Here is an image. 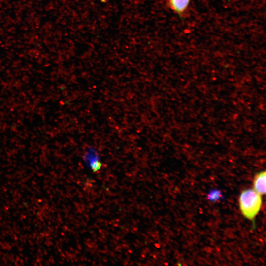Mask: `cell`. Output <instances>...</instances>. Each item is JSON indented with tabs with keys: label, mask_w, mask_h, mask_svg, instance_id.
I'll use <instances>...</instances> for the list:
<instances>
[{
	"label": "cell",
	"mask_w": 266,
	"mask_h": 266,
	"mask_svg": "<svg viewBox=\"0 0 266 266\" xmlns=\"http://www.w3.org/2000/svg\"><path fill=\"white\" fill-rule=\"evenodd\" d=\"M261 195L254 189L243 190L239 197V204L243 215L251 220L254 225V219L259 213L262 205Z\"/></svg>",
	"instance_id": "cell-1"
},
{
	"label": "cell",
	"mask_w": 266,
	"mask_h": 266,
	"mask_svg": "<svg viewBox=\"0 0 266 266\" xmlns=\"http://www.w3.org/2000/svg\"><path fill=\"white\" fill-rule=\"evenodd\" d=\"M190 0H168V5L176 14L181 16L187 9Z\"/></svg>",
	"instance_id": "cell-2"
},
{
	"label": "cell",
	"mask_w": 266,
	"mask_h": 266,
	"mask_svg": "<svg viewBox=\"0 0 266 266\" xmlns=\"http://www.w3.org/2000/svg\"><path fill=\"white\" fill-rule=\"evenodd\" d=\"M266 171L257 173L253 180V189L261 195L266 193Z\"/></svg>",
	"instance_id": "cell-3"
},
{
	"label": "cell",
	"mask_w": 266,
	"mask_h": 266,
	"mask_svg": "<svg viewBox=\"0 0 266 266\" xmlns=\"http://www.w3.org/2000/svg\"><path fill=\"white\" fill-rule=\"evenodd\" d=\"M222 197L220 191L218 190H213L211 191L207 195V199L211 201H216Z\"/></svg>",
	"instance_id": "cell-4"
}]
</instances>
